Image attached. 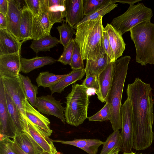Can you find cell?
<instances>
[{"label":"cell","mask_w":154,"mask_h":154,"mask_svg":"<svg viewBox=\"0 0 154 154\" xmlns=\"http://www.w3.org/2000/svg\"><path fill=\"white\" fill-rule=\"evenodd\" d=\"M67 74L56 75L48 71L40 72L36 79L38 87L50 88L67 75Z\"/></svg>","instance_id":"30"},{"label":"cell","mask_w":154,"mask_h":154,"mask_svg":"<svg viewBox=\"0 0 154 154\" xmlns=\"http://www.w3.org/2000/svg\"><path fill=\"white\" fill-rule=\"evenodd\" d=\"M152 89L149 84L136 78L127 86V98L131 103L134 128L133 148L137 150L149 147L154 139Z\"/></svg>","instance_id":"1"},{"label":"cell","mask_w":154,"mask_h":154,"mask_svg":"<svg viewBox=\"0 0 154 154\" xmlns=\"http://www.w3.org/2000/svg\"><path fill=\"white\" fill-rule=\"evenodd\" d=\"M17 133L10 121L5 89L0 80V140L5 137L14 139Z\"/></svg>","instance_id":"10"},{"label":"cell","mask_w":154,"mask_h":154,"mask_svg":"<svg viewBox=\"0 0 154 154\" xmlns=\"http://www.w3.org/2000/svg\"><path fill=\"white\" fill-rule=\"evenodd\" d=\"M8 8V0H0V13L6 16Z\"/></svg>","instance_id":"42"},{"label":"cell","mask_w":154,"mask_h":154,"mask_svg":"<svg viewBox=\"0 0 154 154\" xmlns=\"http://www.w3.org/2000/svg\"><path fill=\"white\" fill-rule=\"evenodd\" d=\"M26 6L32 13L33 16L39 17L42 13L40 0H25Z\"/></svg>","instance_id":"39"},{"label":"cell","mask_w":154,"mask_h":154,"mask_svg":"<svg viewBox=\"0 0 154 154\" xmlns=\"http://www.w3.org/2000/svg\"><path fill=\"white\" fill-rule=\"evenodd\" d=\"M106 0H83V9L84 17L95 11Z\"/></svg>","instance_id":"37"},{"label":"cell","mask_w":154,"mask_h":154,"mask_svg":"<svg viewBox=\"0 0 154 154\" xmlns=\"http://www.w3.org/2000/svg\"><path fill=\"white\" fill-rule=\"evenodd\" d=\"M131 59L130 56L125 55L113 62L112 84L106 102L111 110L112 116L110 121L114 131L122 128V97Z\"/></svg>","instance_id":"3"},{"label":"cell","mask_w":154,"mask_h":154,"mask_svg":"<svg viewBox=\"0 0 154 154\" xmlns=\"http://www.w3.org/2000/svg\"><path fill=\"white\" fill-rule=\"evenodd\" d=\"M20 53L0 55V76H19L21 69Z\"/></svg>","instance_id":"15"},{"label":"cell","mask_w":154,"mask_h":154,"mask_svg":"<svg viewBox=\"0 0 154 154\" xmlns=\"http://www.w3.org/2000/svg\"><path fill=\"white\" fill-rule=\"evenodd\" d=\"M23 104L26 118L42 132L50 136L53 131L50 128V122L48 119L32 106L27 99L23 102Z\"/></svg>","instance_id":"13"},{"label":"cell","mask_w":154,"mask_h":154,"mask_svg":"<svg viewBox=\"0 0 154 154\" xmlns=\"http://www.w3.org/2000/svg\"><path fill=\"white\" fill-rule=\"evenodd\" d=\"M8 22L6 16L0 13V29H7Z\"/></svg>","instance_id":"43"},{"label":"cell","mask_w":154,"mask_h":154,"mask_svg":"<svg viewBox=\"0 0 154 154\" xmlns=\"http://www.w3.org/2000/svg\"><path fill=\"white\" fill-rule=\"evenodd\" d=\"M20 2V0H8V8L6 17L8 22L7 29L21 42L20 28L23 8Z\"/></svg>","instance_id":"12"},{"label":"cell","mask_w":154,"mask_h":154,"mask_svg":"<svg viewBox=\"0 0 154 154\" xmlns=\"http://www.w3.org/2000/svg\"><path fill=\"white\" fill-rule=\"evenodd\" d=\"M24 42L19 41L7 29H0V55L20 53Z\"/></svg>","instance_id":"17"},{"label":"cell","mask_w":154,"mask_h":154,"mask_svg":"<svg viewBox=\"0 0 154 154\" xmlns=\"http://www.w3.org/2000/svg\"><path fill=\"white\" fill-rule=\"evenodd\" d=\"M82 85L88 89H92L94 90L96 94L99 92L98 77L95 75H86V78Z\"/></svg>","instance_id":"38"},{"label":"cell","mask_w":154,"mask_h":154,"mask_svg":"<svg viewBox=\"0 0 154 154\" xmlns=\"http://www.w3.org/2000/svg\"><path fill=\"white\" fill-rule=\"evenodd\" d=\"M20 71L28 74L35 69L55 63L57 60L49 56H37L30 59L21 57Z\"/></svg>","instance_id":"23"},{"label":"cell","mask_w":154,"mask_h":154,"mask_svg":"<svg viewBox=\"0 0 154 154\" xmlns=\"http://www.w3.org/2000/svg\"><path fill=\"white\" fill-rule=\"evenodd\" d=\"M19 77L27 100L32 106L35 107L37 95L38 93V87L32 83L28 76L20 73Z\"/></svg>","instance_id":"29"},{"label":"cell","mask_w":154,"mask_h":154,"mask_svg":"<svg viewBox=\"0 0 154 154\" xmlns=\"http://www.w3.org/2000/svg\"><path fill=\"white\" fill-rule=\"evenodd\" d=\"M117 6L118 4L113 3L111 0H106L92 13L85 16L78 25L86 21L96 19L100 16L103 17L117 7Z\"/></svg>","instance_id":"32"},{"label":"cell","mask_w":154,"mask_h":154,"mask_svg":"<svg viewBox=\"0 0 154 154\" xmlns=\"http://www.w3.org/2000/svg\"><path fill=\"white\" fill-rule=\"evenodd\" d=\"M5 91L11 97L17 106L23 120L26 119L23 102L27 99L19 77L0 76Z\"/></svg>","instance_id":"8"},{"label":"cell","mask_w":154,"mask_h":154,"mask_svg":"<svg viewBox=\"0 0 154 154\" xmlns=\"http://www.w3.org/2000/svg\"><path fill=\"white\" fill-rule=\"evenodd\" d=\"M83 60L79 48L75 43L70 65L71 69L72 70L84 69Z\"/></svg>","instance_id":"36"},{"label":"cell","mask_w":154,"mask_h":154,"mask_svg":"<svg viewBox=\"0 0 154 154\" xmlns=\"http://www.w3.org/2000/svg\"><path fill=\"white\" fill-rule=\"evenodd\" d=\"M53 25L46 13L42 11L39 17L33 16L30 40H38L51 35V30Z\"/></svg>","instance_id":"18"},{"label":"cell","mask_w":154,"mask_h":154,"mask_svg":"<svg viewBox=\"0 0 154 154\" xmlns=\"http://www.w3.org/2000/svg\"><path fill=\"white\" fill-rule=\"evenodd\" d=\"M120 150L121 149L120 148H116L107 154H118Z\"/></svg>","instance_id":"46"},{"label":"cell","mask_w":154,"mask_h":154,"mask_svg":"<svg viewBox=\"0 0 154 154\" xmlns=\"http://www.w3.org/2000/svg\"><path fill=\"white\" fill-rule=\"evenodd\" d=\"M122 145L121 133L119 130L114 131L104 142L100 154H107L116 148L118 147L121 149Z\"/></svg>","instance_id":"31"},{"label":"cell","mask_w":154,"mask_h":154,"mask_svg":"<svg viewBox=\"0 0 154 154\" xmlns=\"http://www.w3.org/2000/svg\"><path fill=\"white\" fill-rule=\"evenodd\" d=\"M111 113L108 103L106 102L104 106L97 113L88 117L89 121H102L111 120Z\"/></svg>","instance_id":"35"},{"label":"cell","mask_w":154,"mask_h":154,"mask_svg":"<svg viewBox=\"0 0 154 154\" xmlns=\"http://www.w3.org/2000/svg\"><path fill=\"white\" fill-rule=\"evenodd\" d=\"M12 147L17 154H28L22 151L17 145L16 143L13 140ZM39 154H52L48 152H43Z\"/></svg>","instance_id":"44"},{"label":"cell","mask_w":154,"mask_h":154,"mask_svg":"<svg viewBox=\"0 0 154 154\" xmlns=\"http://www.w3.org/2000/svg\"><path fill=\"white\" fill-rule=\"evenodd\" d=\"M65 22L74 29L84 17L83 0H64Z\"/></svg>","instance_id":"16"},{"label":"cell","mask_w":154,"mask_h":154,"mask_svg":"<svg viewBox=\"0 0 154 154\" xmlns=\"http://www.w3.org/2000/svg\"><path fill=\"white\" fill-rule=\"evenodd\" d=\"M116 60L122 56L125 48L126 44L121 34L110 24L104 28Z\"/></svg>","instance_id":"21"},{"label":"cell","mask_w":154,"mask_h":154,"mask_svg":"<svg viewBox=\"0 0 154 154\" xmlns=\"http://www.w3.org/2000/svg\"><path fill=\"white\" fill-rule=\"evenodd\" d=\"M57 29L60 35V43L65 48L73 39L75 33L74 29L66 22H63L61 25L58 26Z\"/></svg>","instance_id":"33"},{"label":"cell","mask_w":154,"mask_h":154,"mask_svg":"<svg viewBox=\"0 0 154 154\" xmlns=\"http://www.w3.org/2000/svg\"><path fill=\"white\" fill-rule=\"evenodd\" d=\"M9 116L11 123L17 133L23 131L22 119L18 109L10 95L5 91Z\"/></svg>","instance_id":"27"},{"label":"cell","mask_w":154,"mask_h":154,"mask_svg":"<svg viewBox=\"0 0 154 154\" xmlns=\"http://www.w3.org/2000/svg\"><path fill=\"white\" fill-rule=\"evenodd\" d=\"M102 16L78 25L74 40L80 50L83 60H94L103 48Z\"/></svg>","instance_id":"2"},{"label":"cell","mask_w":154,"mask_h":154,"mask_svg":"<svg viewBox=\"0 0 154 154\" xmlns=\"http://www.w3.org/2000/svg\"><path fill=\"white\" fill-rule=\"evenodd\" d=\"M152 16L151 8L138 3L130 5L125 13L113 18L110 24L122 35L138 24L150 21Z\"/></svg>","instance_id":"6"},{"label":"cell","mask_w":154,"mask_h":154,"mask_svg":"<svg viewBox=\"0 0 154 154\" xmlns=\"http://www.w3.org/2000/svg\"><path fill=\"white\" fill-rule=\"evenodd\" d=\"M40 2L42 10L46 13L53 25L65 21L64 0H40Z\"/></svg>","instance_id":"14"},{"label":"cell","mask_w":154,"mask_h":154,"mask_svg":"<svg viewBox=\"0 0 154 154\" xmlns=\"http://www.w3.org/2000/svg\"><path fill=\"white\" fill-rule=\"evenodd\" d=\"M85 74L84 69L72 70L66 76L49 88L51 94L55 93H61L68 86L81 80Z\"/></svg>","instance_id":"25"},{"label":"cell","mask_w":154,"mask_h":154,"mask_svg":"<svg viewBox=\"0 0 154 154\" xmlns=\"http://www.w3.org/2000/svg\"><path fill=\"white\" fill-rule=\"evenodd\" d=\"M122 154H143L142 153H140V154H138V153H136L135 152H129V153H126V152H123V153Z\"/></svg>","instance_id":"47"},{"label":"cell","mask_w":154,"mask_h":154,"mask_svg":"<svg viewBox=\"0 0 154 154\" xmlns=\"http://www.w3.org/2000/svg\"><path fill=\"white\" fill-rule=\"evenodd\" d=\"M23 130L29 134L44 152L56 154L57 152L52 140L38 129L27 118L22 124Z\"/></svg>","instance_id":"11"},{"label":"cell","mask_w":154,"mask_h":154,"mask_svg":"<svg viewBox=\"0 0 154 154\" xmlns=\"http://www.w3.org/2000/svg\"><path fill=\"white\" fill-rule=\"evenodd\" d=\"M52 140L53 142L75 146L84 150L88 154H96L99 146L104 143V142L98 139H75L71 141L58 140Z\"/></svg>","instance_id":"22"},{"label":"cell","mask_w":154,"mask_h":154,"mask_svg":"<svg viewBox=\"0 0 154 154\" xmlns=\"http://www.w3.org/2000/svg\"><path fill=\"white\" fill-rule=\"evenodd\" d=\"M113 3L118 2L122 4H128L130 5H134V4L141 1L140 0H111Z\"/></svg>","instance_id":"45"},{"label":"cell","mask_w":154,"mask_h":154,"mask_svg":"<svg viewBox=\"0 0 154 154\" xmlns=\"http://www.w3.org/2000/svg\"><path fill=\"white\" fill-rule=\"evenodd\" d=\"M62 104L60 100H57L51 95H48L37 97L35 107L42 114L55 116L65 123L66 120L64 112L65 108Z\"/></svg>","instance_id":"9"},{"label":"cell","mask_w":154,"mask_h":154,"mask_svg":"<svg viewBox=\"0 0 154 154\" xmlns=\"http://www.w3.org/2000/svg\"><path fill=\"white\" fill-rule=\"evenodd\" d=\"M33 15L26 5L23 7L20 23V40L25 42L30 40Z\"/></svg>","instance_id":"26"},{"label":"cell","mask_w":154,"mask_h":154,"mask_svg":"<svg viewBox=\"0 0 154 154\" xmlns=\"http://www.w3.org/2000/svg\"><path fill=\"white\" fill-rule=\"evenodd\" d=\"M88 89L82 85L74 83L72 89L66 97L64 112L66 122L77 127L88 118V110L90 103Z\"/></svg>","instance_id":"5"},{"label":"cell","mask_w":154,"mask_h":154,"mask_svg":"<svg viewBox=\"0 0 154 154\" xmlns=\"http://www.w3.org/2000/svg\"><path fill=\"white\" fill-rule=\"evenodd\" d=\"M111 62L110 60L103 48L96 60H86L85 69L86 75H94L98 77L100 74Z\"/></svg>","instance_id":"24"},{"label":"cell","mask_w":154,"mask_h":154,"mask_svg":"<svg viewBox=\"0 0 154 154\" xmlns=\"http://www.w3.org/2000/svg\"><path fill=\"white\" fill-rule=\"evenodd\" d=\"M13 140L22 151L28 154H39L44 152L31 136L25 132L17 133Z\"/></svg>","instance_id":"20"},{"label":"cell","mask_w":154,"mask_h":154,"mask_svg":"<svg viewBox=\"0 0 154 154\" xmlns=\"http://www.w3.org/2000/svg\"><path fill=\"white\" fill-rule=\"evenodd\" d=\"M13 143L8 137L0 140V154H17L13 148Z\"/></svg>","instance_id":"40"},{"label":"cell","mask_w":154,"mask_h":154,"mask_svg":"<svg viewBox=\"0 0 154 154\" xmlns=\"http://www.w3.org/2000/svg\"><path fill=\"white\" fill-rule=\"evenodd\" d=\"M73 38L67 45L63 48V51L57 61L62 64L70 65L74 47L75 44Z\"/></svg>","instance_id":"34"},{"label":"cell","mask_w":154,"mask_h":154,"mask_svg":"<svg viewBox=\"0 0 154 154\" xmlns=\"http://www.w3.org/2000/svg\"><path fill=\"white\" fill-rule=\"evenodd\" d=\"M113 62L110 63L98 76L99 91L97 95L102 103L106 102L111 86Z\"/></svg>","instance_id":"19"},{"label":"cell","mask_w":154,"mask_h":154,"mask_svg":"<svg viewBox=\"0 0 154 154\" xmlns=\"http://www.w3.org/2000/svg\"><path fill=\"white\" fill-rule=\"evenodd\" d=\"M136 50V61L142 66L154 65V24L142 23L130 31Z\"/></svg>","instance_id":"4"},{"label":"cell","mask_w":154,"mask_h":154,"mask_svg":"<svg viewBox=\"0 0 154 154\" xmlns=\"http://www.w3.org/2000/svg\"><path fill=\"white\" fill-rule=\"evenodd\" d=\"M103 48L106 54L111 60V62L116 61L115 56L111 47L106 32L104 30L103 32Z\"/></svg>","instance_id":"41"},{"label":"cell","mask_w":154,"mask_h":154,"mask_svg":"<svg viewBox=\"0 0 154 154\" xmlns=\"http://www.w3.org/2000/svg\"><path fill=\"white\" fill-rule=\"evenodd\" d=\"M121 114L122 143L121 149L123 152L129 153L132 152L133 146L134 128L131 104L128 98L122 105Z\"/></svg>","instance_id":"7"},{"label":"cell","mask_w":154,"mask_h":154,"mask_svg":"<svg viewBox=\"0 0 154 154\" xmlns=\"http://www.w3.org/2000/svg\"><path fill=\"white\" fill-rule=\"evenodd\" d=\"M56 154H63L59 152H57Z\"/></svg>","instance_id":"48"},{"label":"cell","mask_w":154,"mask_h":154,"mask_svg":"<svg viewBox=\"0 0 154 154\" xmlns=\"http://www.w3.org/2000/svg\"><path fill=\"white\" fill-rule=\"evenodd\" d=\"M60 43L59 40L51 35L37 40H33L30 48L36 53L40 51H50V49Z\"/></svg>","instance_id":"28"}]
</instances>
